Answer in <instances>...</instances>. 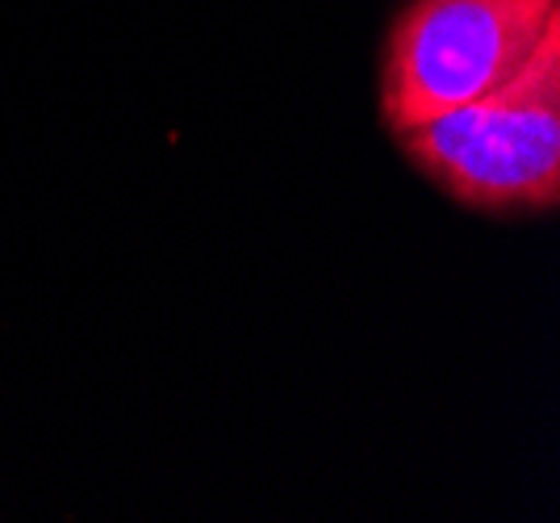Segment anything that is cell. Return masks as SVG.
Here are the masks:
<instances>
[{
	"instance_id": "obj_1",
	"label": "cell",
	"mask_w": 560,
	"mask_h": 523,
	"mask_svg": "<svg viewBox=\"0 0 560 523\" xmlns=\"http://www.w3.org/2000/svg\"><path fill=\"white\" fill-rule=\"evenodd\" d=\"M397 143L431 185L468 210H557L560 30L506 84L401 130Z\"/></svg>"
},
{
	"instance_id": "obj_2",
	"label": "cell",
	"mask_w": 560,
	"mask_h": 523,
	"mask_svg": "<svg viewBox=\"0 0 560 523\" xmlns=\"http://www.w3.org/2000/svg\"><path fill=\"white\" fill-rule=\"evenodd\" d=\"M557 30L560 0H410L381 59V118L401 135L490 93Z\"/></svg>"
}]
</instances>
